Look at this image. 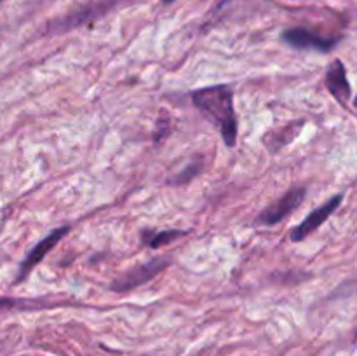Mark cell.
<instances>
[{
    "label": "cell",
    "instance_id": "obj_1",
    "mask_svg": "<svg viewBox=\"0 0 357 356\" xmlns=\"http://www.w3.org/2000/svg\"><path fill=\"white\" fill-rule=\"evenodd\" d=\"M192 101L208 121L222 133L227 147L237 143V117L234 110V94L227 86L202 87L192 94Z\"/></svg>",
    "mask_w": 357,
    "mask_h": 356
},
{
    "label": "cell",
    "instance_id": "obj_2",
    "mask_svg": "<svg viewBox=\"0 0 357 356\" xmlns=\"http://www.w3.org/2000/svg\"><path fill=\"white\" fill-rule=\"evenodd\" d=\"M171 262L167 258H152V260H146L145 264L136 265L135 269H131L124 276H121L117 281L112 283L110 290L112 292H131L136 286L145 285L146 281L155 278Z\"/></svg>",
    "mask_w": 357,
    "mask_h": 356
},
{
    "label": "cell",
    "instance_id": "obj_3",
    "mask_svg": "<svg viewBox=\"0 0 357 356\" xmlns=\"http://www.w3.org/2000/svg\"><path fill=\"white\" fill-rule=\"evenodd\" d=\"M307 195L305 187H293L282 195L279 201H275L274 205L268 206L267 209L260 213L257 216V223L260 225H274V223L282 222L288 215H291L296 208L303 202Z\"/></svg>",
    "mask_w": 357,
    "mask_h": 356
},
{
    "label": "cell",
    "instance_id": "obj_4",
    "mask_svg": "<svg viewBox=\"0 0 357 356\" xmlns=\"http://www.w3.org/2000/svg\"><path fill=\"white\" fill-rule=\"evenodd\" d=\"M282 40L293 49H300V51H321L328 52L338 44L340 38L337 37H323V35L316 34L307 28H288L282 31Z\"/></svg>",
    "mask_w": 357,
    "mask_h": 356
},
{
    "label": "cell",
    "instance_id": "obj_5",
    "mask_svg": "<svg viewBox=\"0 0 357 356\" xmlns=\"http://www.w3.org/2000/svg\"><path fill=\"white\" fill-rule=\"evenodd\" d=\"M344 201V195L337 194L331 199H328L323 206H319L317 209H314L310 215H307V218L300 223L298 227H295L291 232V241H303L305 237H309L314 230L319 229L331 215L338 209V206Z\"/></svg>",
    "mask_w": 357,
    "mask_h": 356
},
{
    "label": "cell",
    "instance_id": "obj_6",
    "mask_svg": "<svg viewBox=\"0 0 357 356\" xmlns=\"http://www.w3.org/2000/svg\"><path fill=\"white\" fill-rule=\"evenodd\" d=\"M68 232H70V227L68 225L59 227V229H56V230H52V232H49L47 237H44V239H42L40 243L35 244L33 250H31L30 253L26 255V258H24V260L21 262L20 272H17V281H23V279L28 276V272H30L31 269L35 267V265L40 264V262L44 260L45 255H47L49 251H51L52 248H54L56 244H58L59 241H61L63 237H65Z\"/></svg>",
    "mask_w": 357,
    "mask_h": 356
},
{
    "label": "cell",
    "instance_id": "obj_7",
    "mask_svg": "<svg viewBox=\"0 0 357 356\" xmlns=\"http://www.w3.org/2000/svg\"><path fill=\"white\" fill-rule=\"evenodd\" d=\"M326 87L335 100L340 103H347L352 96L351 82L347 80V72L340 59H333L326 70Z\"/></svg>",
    "mask_w": 357,
    "mask_h": 356
},
{
    "label": "cell",
    "instance_id": "obj_8",
    "mask_svg": "<svg viewBox=\"0 0 357 356\" xmlns=\"http://www.w3.org/2000/svg\"><path fill=\"white\" fill-rule=\"evenodd\" d=\"M185 230H145L142 234V241L149 248H160L164 244H169L171 241L185 236Z\"/></svg>",
    "mask_w": 357,
    "mask_h": 356
},
{
    "label": "cell",
    "instance_id": "obj_9",
    "mask_svg": "<svg viewBox=\"0 0 357 356\" xmlns=\"http://www.w3.org/2000/svg\"><path fill=\"white\" fill-rule=\"evenodd\" d=\"M199 171H201V164H190L187 170L181 171V173H178L176 177H173V180H169V184H173V185L185 184V181H188L190 178H194Z\"/></svg>",
    "mask_w": 357,
    "mask_h": 356
},
{
    "label": "cell",
    "instance_id": "obj_10",
    "mask_svg": "<svg viewBox=\"0 0 357 356\" xmlns=\"http://www.w3.org/2000/svg\"><path fill=\"white\" fill-rule=\"evenodd\" d=\"M354 105H356V108H357V96H356V100H354Z\"/></svg>",
    "mask_w": 357,
    "mask_h": 356
},
{
    "label": "cell",
    "instance_id": "obj_11",
    "mask_svg": "<svg viewBox=\"0 0 357 356\" xmlns=\"http://www.w3.org/2000/svg\"><path fill=\"white\" fill-rule=\"evenodd\" d=\"M0 2H2V0H0Z\"/></svg>",
    "mask_w": 357,
    "mask_h": 356
},
{
    "label": "cell",
    "instance_id": "obj_12",
    "mask_svg": "<svg viewBox=\"0 0 357 356\" xmlns=\"http://www.w3.org/2000/svg\"><path fill=\"white\" fill-rule=\"evenodd\" d=\"M356 337H357V335H356Z\"/></svg>",
    "mask_w": 357,
    "mask_h": 356
}]
</instances>
